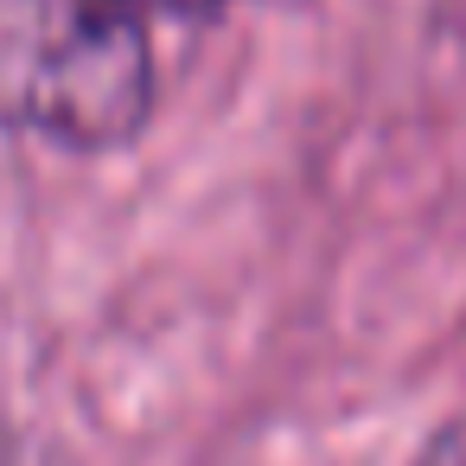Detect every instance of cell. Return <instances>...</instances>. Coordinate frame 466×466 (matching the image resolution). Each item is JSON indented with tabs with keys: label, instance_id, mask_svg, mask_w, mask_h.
I'll use <instances>...</instances> for the list:
<instances>
[{
	"label": "cell",
	"instance_id": "obj_1",
	"mask_svg": "<svg viewBox=\"0 0 466 466\" xmlns=\"http://www.w3.org/2000/svg\"><path fill=\"white\" fill-rule=\"evenodd\" d=\"M154 109L141 0H0V128L122 147Z\"/></svg>",
	"mask_w": 466,
	"mask_h": 466
},
{
	"label": "cell",
	"instance_id": "obj_2",
	"mask_svg": "<svg viewBox=\"0 0 466 466\" xmlns=\"http://www.w3.org/2000/svg\"><path fill=\"white\" fill-rule=\"evenodd\" d=\"M0 466H20V453H14V447H0Z\"/></svg>",
	"mask_w": 466,
	"mask_h": 466
}]
</instances>
